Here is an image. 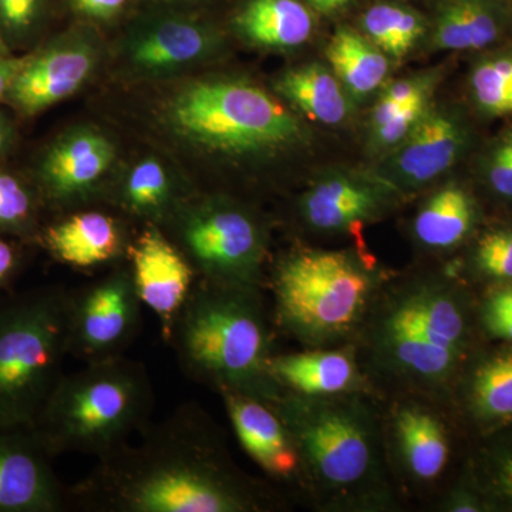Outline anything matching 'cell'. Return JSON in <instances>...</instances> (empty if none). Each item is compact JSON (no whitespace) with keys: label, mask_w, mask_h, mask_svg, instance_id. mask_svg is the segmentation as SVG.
Returning a JSON list of instances; mask_svg holds the SVG:
<instances>
[{"label":"cell","mask_w":512,"mask_h":512,"mask_svg":"<svg viewBox=\"0 0 512 512\" xmlns=\"http://www.w3.org/2000/svg\"><path fill=\"white\" fill-rule=\"evenodd\" d=\"M476 312L446 268L390 275L353 342L376 393L421 397L448 413L458 377L473 359Z\"/></svg>","instance_id":"7a4b0ae2"},{"label":"cell","mask_w":512,"mask_h":512,"mask_svg":"<svg viewBox=\"0 0 512 512\" xmlns=\"http://www.w3.org/2000/svg\"><path fill=\"white\" fill-rule=\"evenodd\" d=\"M400 195L372 177L342 171L319 175L296 202L303 227L319 235L357 234L392 210Z\"/></svg>","instance_id":"5bb4252c"},{"label":"cell","mask_w":512,"mask_h":512,"mask_svg":"<svg viewBox=\"0 0 512 512\" xmlns=\"http://www.w3.org/2000/svg\"><path fill=\"white\" fill-rule=\"evenodd\" d=\"M458 377L450 406L460 407L480 429L512 423V346L473 357Z\"/></svg>","instance_id":"ffe728a7"},{"label":"cell","mask_w":512,"mask_h":512,"mask_svg":"<svg viewBox=\"0 0 512 512\" xmlns=\"http://www.w3.org/2000/svg\"><path fill=\"white\" fill-rule=\"evenodd\" d=\"M40 0H0V25L9 35L23 36L37 18Z\"/></svg>","instance_id":"74e56055"},{"label":"cell","mask_w":512,"mask_h":512,"mask_svg":"<svg viewBox=\"0 0 512 512\" xmlns=\"http://www.w3.org/2000/svg\"><path fill=\"white\" fill-rule=\"evenodd\" d=\"M220 396L245 453L272 481L301 493L298 448L275 407L244 394L221 393Z\"/></svg>","instance_id":"ac0fdd59"},{"label":"cell","mask_w":512,"mask_h":512,"mask_svg":"<svg viewBox=\"0 0 512 512\" xmlns=\"http://www.w3.org/2000/svg\"><path fill=\"white\" fill-rule=\"evenodd\" d=\"M127 0H74V5L90 18L106 19L116 15Z\"/></svg>","instance_id":"60d3db41"},{"label":"cell","mask_w":512,"mask_h":512,"mask_svg":"<svg viewBox=\"0 0 512 512\" xmlns=\"http://www.w3.org/2000/svg\"><path fill=\"white\" fill-rule=\"evenodd\" d=\"M218 49L211 29L188 19H165L138 32L127 46L128 59L146 73H168L202 62Z\"/></svg>","instance_id":"7402d4cb"},{"label":"cell","mask_w":512,"mask_h":512,"mask_svg":"<svg viewBox=\"0 0 512 512\" xmlns=\"http://www.w3.org/2000/svg\"><path fill=\"white\" fill-rule=\"evenodd\" d=\"M121 207L147 224H165L184 202L178 201L175 185L167 168L157 158H146L131 168L121 185Z\"/></svg>","instance_id":"4316f807"},{"label":"cell","mask_w":512,"mask_h":512,"mask_svg":"<svg viewBox=\"0 0 512 512\" xmlns=\"http://www.w3.org/2000/svg\"><path fill=\"white\" fill-rule=\"evenodd\" d=\"M471 90L485 113L512 116V56L493 57L478 64L471 74Z\"/></svg>","instance_id":"4dcf8cb0"},{"label":"cell","mask_w":512,"mask_h":512,"mask_svg":"<svg viewBox=\"0 0 512 512\" xmlns=\"http://www.w3.org/2000/svg\"><path fill=\"white\" fill-rule=\"evenodd\" d=\"M138 436L69 488L70 505L101 512H264L281 505L275 491L232 463L217 426L195 404Z\"/></svg>","instance_id":"6da1fadb"},{"label":"cell","mask_w":512,"mask_h":512,"mask_svg":"<svg viewBox=\"0 0 512 512\" xmlns=\"http://www.w3.org/2000/svg\"><path fill=\"white\" fill-rule=\"evenodd\" d=\"M153 387L146 367L119 356L63 375L35 429L53 457L113 453L151 423Z\"/></svg>","instance_id":"8992f818"},{"label":"cell","mask_w":512,"mask_h":512,"mask_svg":"<svg viewBox=\"0 0 512 512\" xmlns=\"http://www.w3.org/2000/svg\"><path fill=\"white\" fill-rule=\"evenodd\" d=\"M500 35V23L487 0H448L439 13L433 45L440 50H478Z\"/></svg>","instance_id":"83f0119b"},{"label":"cell","mask_w":512,"mask_h":512,"mask_svg":"<svg viewBox=\"0 0 512 512\" xmlns=\"http://www.w3.org/2000/svg\"><path fill=\"white\" fill-rule=\"evenodd\" d=\"M271 373L282 392L298 396L332 397L353 393L379 396L360 365L355 343L275 353Z\"/></svg>","instance_id":"d6986e66"},{"label":"cell","mask_w":512,"mask_h":512,"mask_svg":"<svg viewBox=\"0 0 512 512\" xmlns=\"http://www.w3.org/2000/svg\"><path fill=\"white\" fill-rule=\"evenodd\" d=\"M0 55H10L8 43H6L5 37H3L2 32H0Z\"/></svg>","instance_id":"f6af8a7d"},{"label":"cell","mask_w":512,"mask_h":512,"mask_svg":"<svg viewBox=\"0 0 512 512\" xmlns=\"http://www.w3.org/2000/svg\"><path fill=\"white\" fill-rule=\"evenodd\" d=\"M390 275L365 251L292 249L266 276L274 325L303 348L353 343Z\"/></svg>","instance_id":"5b68a950"},{"label":"cell","mask_w":512,"mask_h":512,"mask_svg":"<svg viewBox=\"0 0 512 512\" xmlns=\"http://www.w3.org/2000/svg\"><path fill=\"white\" fill-rule=\"evenodd\" d=\"M471 264L495 285L512 281V229H495L478 239Z\"/></svg>","instance_id":"1f68e13d"},{"label":"cell","mask_w":512,"mask_h":512,"mask_svg":"<svg viewBox=\"0 0 512 512\" xmlns=\"http://www.w3.org/2000/svg\"><path fill=\"white\" fill-rule=\"evenodd\" d=\"M332 72L346 92L366 97L382 86L390 70L389 57L362 33L339 28L326 47Z\"/></svg>","instance_id":"484cf974"},{"label":"cell","mask_w":512,"mask_h":512,"mask_svg":"<svg viewBox=\"0 0 512 512\" xmlns=\"http://www.w3.org/2000/svg\"><path fill=\"white\" fill-rule=\"evenodd\" d=\"M174 133L225 156H259L295 146L303 127L288 107L255 84L202 80L175 94L167 107Z\"/></svg>","instance_id":"ba28073f"},{"label":"cell","mask_w":512,"mask_h":512,"mask_svg":"<svg viewBox=\"0 0 512 512\" xmlns=\"http://www.w3.org/2000/svg\"><path fill=\"white\" fill-rule=\"evenodd\" d=\"M275 89L316 123L339 126L349 117V93L332 69L323 64H305L282 73Z\"/></svg>","instance_id":"cb8c5ba5"},{"label":"cell","mask_w":512,"mask_h":512,"mask_svg":"<svg viewBox=\"0 0 512 512\" xmlns=\"http://www.w3.org/2000/svg\"><path fill=\"white\" fill-rule=\"evenodd\" d=\"M13 140H15V134H13L12 124L6 119L5 114L0 113V158L8 153Z\"/></svg>","instance_id":"ee69618b"},{"label":"cell","mask_w":512,"mask_h":512,"mask_svg":"<svg viewBox=\"0 0 512 512\" xmlns=\"http://www.w3.org/2000/svg\"><path fill=\"white\" fill-rule=\"evenodd\" d=\"M476 204L460 185L439 188L420 205L412 222L417 247L427 252H447L460 247L476 224Z\"/></svg>","instance_id":"603a6c76"},{"label":"cell","mask_w":512,"mask_h":512,"mask_svg":"<svg viewBox=\"0 0 512 512\" xmlns=\"http://www.w3.org/2000/svg\"><path fill=\"white\" fill-rule=\"evenodd\" d=\"M483 466L484 493L495 503L512 508V436L498 441L485 453Z\"/></svg>","instance_id":"836d02e7"},{"label":"cell","mask_w":512,"mask_h":512,"mask_svg":"<svg viewBox=\"0 0 512 512\" xmlns=\"http://www.w3.org/2000/svg\"><path fill=\"white\" fill-rule=\"evenodd\" d=\"M42 200L18 175L0 170V234L23 239L39 238L37 212Z\"/></svg>","instance_id":"f546056e"},{"label":"cell","mask_w":512,"mask_h":512,"mask_svg":"<svg viewBox=\"0 0 512 512\" xmlns=\"http://www.w3.org/2000/svg\"><path fill=\"white\" fill-rule=\"evenodd\" d=\"M26 56L15 57L12 55H0V101L5 100L8 96L10 86L15 80L16 74L25 64Z\"/></svg>","instance_id":"b9f144b4"},{"label":"cell","mask_w":512,"mask_h":512,"mask_svg":"<svg viewBox=\"0 0 512 512\" xmlns=\"http://www.w3.org/2000/svg\"><path fill=\"white\" fill-rule=\"evenodd\" d=\"M168 222L198 278L266 289L268 231L247 205L214 195L184 202Z\"/></svg>","instance_id":"9c48e42d"},{"label":"cell","mask_w":512,"mask_h":512,"mask_svg":"<svg viewBox=\"0 0 512 512\" xmlns=\"http://www.w3.org/2000/svg\"><path fill=\"white\" fill-rule=\"evenodd\" d=\"M365 36L387 57L403 59L426 32L419 13L393 3H377L362 18Z\"/></svg>","instance_id":"f1b7e54d"},{"label":"cell","mask_w":512,"mask_h":512,"mask_svg":"<svg viewBox=\"0 0 512 512\" xmlns=\"http://www.w3.org/2000/svg\"><path fill=\"white\" fill-rule=\"evenodd\" d=\"M434 86H436L434 74H417V76L406 77L390 84L377 100L375 109L372 111L370 128L380 126L384 120L389 119L399 110L430 101Z\"/></svg>","instance_id":"d6a6232c"},{"label":"cell","mask_w":512,"mask_h":512,"mask_svg":"<svg viewBox=\"0 0 512 512\" xmlns=\"http://www.w3.org/2000/svg\"><path fill=\"white\" fill-rule=\"evenodd\" d=\"M477 318L488 338L512 346V281L490 289L477 308Z\"/></svg>","instance_id":"e575fe53"},{"label":"cell","mask_w":512,"mask_h":512,"mask_svg":"<svg viewBox=\"0 0 512 512\" xmlns=\"http://www.w3.org/2000/svg\"><path fill=\"white\" fill-rule=\"evenodd\" d=\"M141 306L130 266L70 292L69 355L84 363L124 356L140 330Z\"/></svg>","instance_id":"8fae6325"},{"label":"cell","mask_w":512,"mask_h":512,"mask_svg":"<svg viewBox=\"0 0 512 512\" xmlns=\"http://www.w3.org/2000/svg\"><path fill=\"white\" fill-rule=\"evenodd\" d=\"M316 12L323 15H333L339 10L345 9L352 0H306Z\"/></svg>","instance_id":"7bdbcfd3"},{"label":"cell","mask_w":512,"mask_h":512,"mask_svg":"<svg viewBox=\"0 0 512 512\" xmlns=\"http://www.w3.org/2000/svg\"><path fill=\"white\" fill-rule=\"evenodd\" d=\"M116 150L93 128H74L46 148L36 170L42 200L70 205L86 200L110 170Z\"/></svg>","instance_id":"e0dca14e"},{"label":"cell","mask_w":512,"mask_h":512,"mask_svg":"<svg viewBox=\"0 0 512 512\" xmlns=\"http://www.w3.org/2000/svg\"><path fill=\"white\" fill-rule=\"evenodd\" d=\"M264 291L198 278L168 342L191 379L274 406L284 392L271 373L274 320Z\"/></svg>","instance_id":"277c9868"},{"label":"cell","mask_w":512,"mask_h":512,"mask_svg":"<svg viewBox=\"0 0 512 512\" xmlns=\"http://www.w3.org/2000/svg\"><path fill=\"white\" fill-rule=\"evenodd\" d=\"M274 407L298 448L302 497L316 511L402 510L384 444L382 397L284 393Z\"/></svg>","instance_id":"3957f363"},{"label":"cell","mask_w":512,"mask_h":512,"mask_svg":"<svg viewBox=\"0 0 512 512\" xmlns=\"http://www.w3.org/2000/svg\"><path fill=\"white\" fill-rule=\"evenodd\" d=\"M466 146V131L454 114L430 107L410 136L387 153L370 177L394 194H412L447 173Z\"/></svg>","instance_id":"7c38bea8"},{"label":"cell","mask_w":512,"mask_h":512,"mask_svg":"<svg viewBox=\"0 0 512 512\" xmlns=\"http://www.w3.org/2000/svg\"><path fill=\"white\" fill-rule=\"evenodd\" d=\"M35 426H0V512H60L70 505Z\"/></svg>","instance_id":"4fadbf2b"},{"label":"cell","mask_w":512,"mask_h":512,"mask_svg":"<svg viewBox=\"0 0 512 512\" xmlns=\"http://www.w3.org/2000/svg\"><path fill=\"white\" fill-rule=\"evenodd\" d=\"M235 26L256 46L286 50L311 39L313 18L299 0H249Z\"/></svg>","instance_id":"d4e9b609"},{"label":"cell","mask_w":512,"mask_h":512,"mask_svg":"<svg viewBox=\"0 0 512 512\" xmlns=\"http://www.w3.org/2000/svg\"><path fill=\"white\" fill-rule=\"evenodd\" d=\"M39 241L64 265L92 269L116 261L126 247L123 227L101 211H80L49 225Z\"/></svg>","instance_id":"44dd1931"},{"label":"cell","mask_w":512,"mask_h":512,"mask_svg":"<svg viewBox=\"0 0 512 512\" xmlns=\"http://www.w3.org/2000/svg\"><path fill=\"white\" fill-rule=\"evenodd\" d=\"M487 180L495 194L512 200V136L494 148L487 165Z\"/></svg>","instance_id":"8d00e7d4"},{"label":"cell","mask_w":512,"mask_h":512,"mask_svg":"<svg viewBox=\"0 0 512 512\" xmlns=\"http://www.w3.org/2000/svg\"><path fill=\"white\" fill-rule=\"evenodd\" d=\"M69 296L42 288L0 302V426H35L62 379Z\"/></svg>","instance_id":"52a82bcc"},{"label":"cell","mask_w":512,"mask_h":512,"mask_svg":"<svg viewBox=\"0 0 512 512\" xmlns=\"http://www.w3.org/2000/svg\"><path fill=\"white\" fill-rule=\"evenodd\" d=\"M434 511L443 512H481L488 510V504L474 488L467 484H456L441 495Z\"/></svg>","instance_id":"f35d334b"},{"label":"cell","mask_w":512,"mask_h":512,"mask_svg":"<svg viewBox=\"0 0 512 512\" xmlns=\"http://www.w3.org/2000/svg\"><path fill=\"white\" fill-rule=\"evenodd\" d=\"M430 107V101L413 104V106L397 111L389 119L384 120L380 126L370 128L372 131L370 140H372L373 147L379 151H387V153L392 151L410 136L417 124L426 116Z\"/></svg>","instance_id":"d590c367"},{"label":"cell","mask_w":512,"mask_h":512,"mask_svg":"<svg viewBox=\"0 0 512 512\" xmlns=\"http://www.w3.org/2000/svg\"><path fill=\"white\" fill-rule=\"evenodd\" d=\"M128 256L140 301L156 315L168 342L198 274L160 225L147 224L128 245Z\"/></svg>","instance_id":"9a60e30c"},{"label":"cell","mask_w":512,"mask_h":512,"mask_svg":"<svg viewBox=\"0 0 512 512\" xmlns=\"http://www.w3.org/2000/svg\"><path fill=\"white\" fill-rule=\"evenodd\" d=\"M97 50L84 39H64L26 56L6 101L23 116H36L79 92L92 76Z\"/></svg>","instance_id":"2e32d148"},{"label":"cell","mask_w":512,"mask_h":512,"mask_svg":"<svg viewBox=\"0 0 512 512\" xmlns=\"http://www.w3.org/2000/svg\"><path fill=\"white\" fill-rule=\"evenodd\" d=\"M387 460L402 497L433 494L453 456L448 413L414 396L382 399Z\"/></svg>","instance_id":"30bf717a"},{"label":"cell","mask_w":512,"mask_h":512,"mask_svg":"<svg viewBox=\"0 0 512 512\" xmlns=\"http://www.w3.org/2000/svg\"><path fill=\"white\" fill-rule=\"evenodd\" d=\"M20 265H22V258L18 248L0 234V291L8 288L15 281Z\"/></svg>","instance_id":"ab89813d"}]
</instances>
